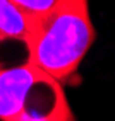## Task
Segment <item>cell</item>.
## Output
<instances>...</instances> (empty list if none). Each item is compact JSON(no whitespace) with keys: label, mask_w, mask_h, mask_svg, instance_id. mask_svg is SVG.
Masks as SVG:
<instances>
[{"label":"cell","mask_w":115,"mask_h":121,"mask_svg":"<svg viewBox=\"0 0 115 121\" xmlns=\"http://www.w3.org/2000/svg\"><path fill=\"white\" fill-rule=\"evenodd\" d=\"M31 29L28 19L9 0H0V70L29 61Z\"/></svg>","instance_id":"obj_3"},{"label":"cell","mask_w":115,"mask_h":121,"mask_svg":"<svg viewBox=\"0 0 115 121\" xmlns=\"http://www.w3.org/2000/svg\"><path fill=\"white\" fill-rule=\"evenodd\" d=\"M9 2L17 10H21V14L28 19V22H31L46 15L53 9L57 0H9Z\"/></svg>","instance_id":"obj_4"},{"label":"cell","mask_w":115,"mask_h":121,"mask_svg":"<svg viewBox=\"0 0 115 121\" xmlns=\"http://www.w3.org/2000/svg\"><path fill=\"white\" fill-rule=\"evenodd\" d=\"M29 63L59 82L76 73L96 38L88 0H57L46 15L29 22Z\"/></svg>","instance_id":"obj_1"},{"label":"cell","mask_w":115,"mask_h":121,"mask_svg":"<svg viewBox=\"0 0 115 121\" xmlns=\"http://www.w3.org/2000/svg\"><path fill=\"white\" fill-rule=\"evenodd\" d=\"M0 121H76L59 80L33 63L0 70Z\"/></svg>","instance_id":"obj_2"}]
</instances>
